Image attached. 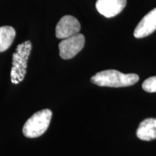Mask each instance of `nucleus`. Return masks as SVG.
Segmentation results:
<instances>
[{
  "label": "nucleus",
  "mask_w": 156,
  "mask_h": 156,
  "mask_svg": "<svg viewBox=\"0 0 156 156\" xmlns=\"http://www.w3.org/2000/svg\"><path fill=\"white\" fill-rule=\"evenodd\" d=\"M136 136L145 141L156 139V118H148L142 121L136 130Z\"/></svg>",
  "instance_id": "6e6552de"
},
{
  "label": "nucleus",
  "mask_w": 156,
  "mask_h": 156,
  "mask_svg": "<svg viewBox=\"0 0 156 156\" xmlns=\"http://www.w3.org/2000/svg\"><path fill=\"white\" fill-rule=\"evenodd\" d=\"M85 42V36L81 34H77L63 39L58 44L61 58L63 59H70L73 58L83 49Z\"/></svg>",
  "instance_id": "20e7f679"
},
{
  "label": "nucleus",
  "mask_w": 156,
  "mask_h": 156,
  "mask_svg": "<svg viewBox=\"0 0 156 156\" xmlns=\"http://www.w3.org/2000/svg\"><path fill=\"white\" fill-rule=\"evenodd\" d=\"M32 49V44L30 41L19 44L12 55V67L10 76L13 84H19L24 80L27 72L28 60Z\"/></svg>",
  "instance_id": "f03ea898"
},
{
  "label": "nucleus",
  "mask_w": 156,
  "mask_h": 156,
  "mask_svg": "<svg viewBox=\"0 0 156 156\" xmlns=\"http://www.w3.org/2000/svg\"><path fill=\"white\" fill-rule=\"evenodd\" d=\"M126 5V0H98L95 7L98 12L106 17L119 15Z\"/></svg>",
  "instance_id": "423d86ee"
},
{
  "label": "nucleus",
  "mask_w": 156,
  "mask_h": 156,
  "mask_svg": "<svg viewBox=\"0 0 156 156\" xmlns=\"http://www.w3.org/2000/svg\"><path fill=\"white\" fill-rule=\"evenodd\" d=\"M139 79L136 74H124L115 69H107L96 73L90 80L98 86L120 87L133 85Z\"/></svg>",
  "instance_id": "f257e3e1"
},
{
  "label": "nucleus",
  "mask_w": 156,
  "mask_h": 156,
  "mask_svg": "<svg viewBox=\"0 0 156 156\" xmlns=\"http://www.w3.org/2000/svg\"><path fill=\"white\" fill-rule=\"evenodd\" d=\"M156 30V8L150 11L136 25L134 36L136 38H142L153 34Z\"/></svg>",
  "instance_id": "0eeeda50"
},
{
  "label": "nucleus",
  "mask_w": 156,
  "mask_h": 156,
  "mask_svg": "<svg viewBox=\"0 0 156 156\" xmlns=\"http://www.w3.org/2000/svg\"><path fill=\"white\" fill-rule=\"evenodd\" d=\"M52 112L49 109H44L34 114L25 122L23 133L26 137L36 138L41 136L49 126Z\"/></svg>",
  "instance_id": "7ed1b4c3"
},
{
  "label": "nucleus",
  "mask_w": 156,
  "mask_h": 156,
  "mask_svg": "<svg viewBox=\"0 0 156 156\" xmlns=\"http://www.w3.org/2000/svg\"><path fill=\"white\" fill-rule=\"evenodd\" d=\"M81 25L77 18L72 15H65L58 21L56 27V37L64 39L79 34Z\"/></svg>",
  "instance_id": "39448f33"
},
{
  "label": "nucleus",
  "mask_w": 156,
  "mask_h": 156,
  "mask_svg": "<svg viewBox=\"0 0 156 156\" xmlns=\"http://www.w3.org/2000/svg\"><path fill=\"white\" fill-rule=\"evenodd\" d=\"M16 36L15 30L11 26L0 27V52L10 47Z\"/></svg>",
  "instance_id": "1a4fd4ad"
},
{
  "label": "nucleus",
  "mask_w": 156,
  "mask_h": 156,
  "mask_svg": "<svg viewBox=\"0 0 156 156\" xmlns=\"http://www.w3.org/2000/svg\"><path fill=\"white\" fill-rule=\"evenodd\" d=\"M142 88L146 92L155 93L156 92V76L151 77L145 80L142 83Z\"/></svg>",
  "instance_id": "9d476101"
}]
</instances>
